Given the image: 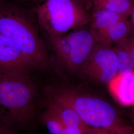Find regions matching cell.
<instances>
[{"label":"cell","instance_id":"13","mask_svg":"<svg viewBox=\"0 0 134 134\" xmlns=\"http://www.w3.org/2000/svg\"><path fill=\"white\" fill-rule=\"evenodd\" d=\"M118 65V74L124 75L133 72L134 66L129 51L121 42L113 49Z\"/></svg>","mask_w":134,"mask_h":134},{"label":"cell","instance_id":"2","mask_svg":"<svg viewBox=\"0 0 134 134\" xmlns=\"http://www.w3.org/2000/svg\"><path fill=\"white\" fill-rule=\"evenodd\" d=\"M50 96L71 106L88 127L117 133L132 128L108 101L70 87L49 89Z\"/></svg>","mask_w":134,"mask_h":134},{"label":"cell","instance_id":"1","mask_svg":"<svg viewBox=\"0 0 134 134\" xmlns=\"http://www.w3.org/2000/svg\"><path fill=\"white\" fill-rule=\"evenodd\" d=\"M0 34L14 43L35 68L49 66L47 48L34 25L20 8L6 0H0Z\"/></svg>","mask_w":134,"mask_h":134},{"label":"cell","instance_id":"20","mask_svg":"<svg viewBox=\"0 0 134 134\" xmlns=\"http://www.w3.org/2000/svg\"><path fill=\"white\" fill-rule=\"evenodd\" d=\"M131 21L133 25L134 29V0H133V6H132V9L131 10Z\"/></svg>","mask_w":134,"mask_h":134},{"label":"cell","instance_id":"23","mask_svg":"<svg viewBox=\"0 0 134 134\" xmlns=\"http://www.w3.org/2000/svg\"><path fill=\"white\" fill-rule=\"evenodd\" d=\"M108 0H92L94 4L98 3H100V2H104V1H107Z\"/></svg>","mask_w":134,"mask_h":134},{"label":"cell","instance_id":"16","mask_svg":"<svg viewBox=\"0 0 134 134\" xmlns=\"http://www.w3.org/2000/svg\"><path fill=\"white\" fill-rule=\"evenodd\" d=\"M81 128L75 126L65 127L60 134H83L87 128Z\"/></svg>","mask_w":134,"mask_h":134},{"label":"cell","instance_id":"15","mask_svg":"<svg viewBox=\"0 0 134 134\" xmlns=\"http://www.w3.org/2000/svg\"><path fill=\"white\" fill-rule=\"evenodd\" d=\"M124 44L125 47L129 51L132 58L134 66V36H131L129 38L125 39L124 40L121 41Z\"/></svg>","mask_w":134,"mask_h":134},{"label":"cell","instance_id":"11","mask_svg":"<svg viewBox=\"0 0 134 134\" xmlns=\"http://www.w3.org/2000/svg\"><path fill=\"white\" fill-rule=\"evenodd\" d=\"M130 26L126 19L116 22L96 40V42L107 44L108 43H118L127 38L129 34Z\"/></svg>","mask_w":134,"mask_h":134},{"label":"cell","instance_id":"18","mask_svg":"<svg viewBox=\"0 0 134 134\" xmlns=\"http://www.w3.org/2000/svg\"><path fill=\"white\" fill-rule=\"evenodd\" d=\"M9 123L0 117V134H12L8 126Z\"/></svg>","mask_w":134,"mask_h":134},{"label":"cell","instance_id":"12","mask_svg":"<svg viewBox=\"0 0 134 134\" xmlns=\"http://www.w3.org/2000/svg\"><path fill=\"white\" fill-rule=\"evenodd\" d=\"M94 5V9L108 10L127 18L131 14L133 0H108Z\"/></svg>","mask_w":134,"mask_h":134},{"label":"cell","instance_id":"9","mask_svg":"<svg viewBox=\"0 0 134 134\" xmlns=\"http://www.w3.org/2000/svg\"><path fill=\"white\" fill-rule=\"evenodd\" d=\"M50 97L48 109L57 116L65 127H88L83 123L76 111L71 106L57 98L51 96Z\"/></svg>","mask_w":134,"mask_h":134},{"label":"cell","instance_id":"4","mask_svg":"<svg viewBox=\"0 0 134 134\" xmlns=\"http://www.w3.org/2000/svg\"><path fill=\"white\" fill-rule=\"evenodd\" d=\"M34 13L48 37L65 34L92 20L77 0H47L38 5Z\"/></svg>","mask_w":134,"mask_h":134},{"label":"cell","instance_id":"10","mask_svg":"<svg viewBox=\"0 0 134 134\" xmlns=\"http://www.w3.org/2000/svg\"><path fill=\"white\" fill-rule=\"evenodd\" d=\"M124 19H126V17L109 10L95 9L92 14L91 31L95 40L116 22Z\"/></svg>","mask_w":134,"mask_h":134},{"label":"cell","instance_id":"8","mask_svg":"<svg viewBox=\"0 0 134 134\" xmlns=\"http://www.w3.org/2000/svg\"><path fill=\"white\" fill-rule=\"evenodd\" d=\"M108 86L111 95L120 105L134 107V71L124 75L117 74Z\"/></svg>","mask_w":134,"mask_h":134},{"label":"cell","instance_id":"6","mask_svg":"<svg viewBox=\"0 0 134 134\" xmlns=\"http://www.w3.org/2000/svg\"><path fill=\"white\" fill-rule=\"evenodd\" d=\"M81 71L92 80L108 84L118 74V65L113 49L108 44L96 43Z\"/></svg>","mask_w":134,"mask_h":134},{"label":"cell","instance_id":"21","mask_svg":"<svg viewBox=\"0 0 134 134\" xmlns=\"http://www.w3.org/2000/svg\"><path fill=\"white\" fill-rule=\"evenodd\" d=\"M130 119L132 121V122H133V124L134 125V107H132V108L130 111Z\"/></svg>","mask_w":134,"mask_h":134},{"label":"cell","instance_id":"24","mask_svg":"<svg viewBox=\"0 0 134 134\" xmlns=\"http://www.w3.org/2000/svg\"><path fill=\"white\" fill-rule=\"evenodd\" d=\"M133 35L134 36V33H133Z\"/></svg>","mask_w":134,"mask_h":134},{"label":"cell","instance_id":"22","mask_svg":"<svg viewBox=\"0 0 134 134\" xmlns=\"http://www.w3.org/2000/svg\"><path fill=\"white\" fill-rule=\"evenodd\" d=\"M28 1H30V2H33V3H39L41 4V3L44 2V1H47V0H28ZM77 1L80 2L84 1V0H77Z\"/></svg>","mask_w":134,"mask_h":134},{"label":"cell","instance_id":"3","mask_svg":"<svg viewBox=\"0 0 134 134\" xmlns=\"http://www.w3.org/2000/svg\"><path fill=\"white\" fill-rule=\"evenodd\" d=\"M36 93V86L27 72H0V117L9 124L29 120Z\"/></svg>","mask_w":134,"mask_h":134},{"label":"cell","instance_id":"14","mask_svg":"<svg viewBox=\"0 0 134 134\" xmlns=\"http://www.w3.org/2000/svg\"><path fill=\"white\" fill-rule=\"evenodd\" d=\"M43 121L51 134H60L65 126L57 115L47 109L43 117Z\"/></svg>","mask_w":134,"mask_h":134},{"label":"cell","instance_id":"5","mask_svg":"<svg viewBox=\"0 0 134 134\" xmlns=\"http://www.w3.org/2000/svg\"><path fill=\"white\" fill-rule=\"evenodd\" d=\"M49 38L58 62L69 72L81 69L96 43L91 32L85 29Z\"/></svg>","mask_w":134,"mask_h":134},{"label":"cell","instance_id":"19","mask_svg":"<svg viewBox=\"0 0 134 134\" xmlns=\"http://www.w3.org/2000/svg\"><path fill=\"white\" fill-rule=\"evenodd\" d=\"M112 134H134V129L133 128L127 130L117 133H112Z\"/></svg>","mask_w":134,"mask_h":134},{"label":"cell","instance_id":"7","mask_svg":"<svg viewBox=\"0 0 134 134\" xmlns=\"http://www.w3.org/2000/svg\"><path fill=\"white\" fill-rule=\"evenodd\" d=\"M34 68L14 43L0 34V72H27Z\"/></svg>","mask_w":134,"mask_h":134},{"label":"cell","instance_id":"17","mask_svg":"<svg viewBox=\"0 0 134 134\" xmlns=\"http://www.w3.org/2000/svg\"><path fill=\"white\" fill-rule=\"evenodd\" d=\"M83 134H112L106 130L88 127Z\"/></svg>","mask_w":134,"mask_h":134}]
</instances>
